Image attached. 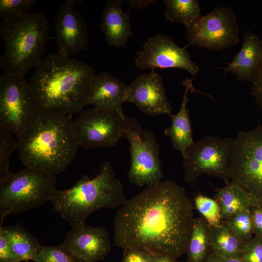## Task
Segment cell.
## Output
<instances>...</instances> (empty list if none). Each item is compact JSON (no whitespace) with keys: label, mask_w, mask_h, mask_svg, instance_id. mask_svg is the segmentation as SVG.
Wrapping results in <instances>:
<instances>
[{"label":"cell","mask_w":262,"mask_h":262,"mask_svg":"<svg viewBox=\"0 0 262 262\" xmlns=\"http://www.w3.org/2000/svg\"><path fill=\"white\" fill-rule=\"evenodd\" d=\"M149 256L152 262H178L176 259L167 256L149 255Z\"/></svg>","instance_id":"cell-38"},{"label":"cell","mask_w":262,"mask_h":262,"mask_svg":"<svg viewBox=\"0 0 262 262\" xmlns=\"http://www.w3.org/2000/svg\"><path fill=\"white\" fill-rule=\"evenodd\" d=\"M123 262H152L149 255L135 249L124 250Z\"/></svg>","instance_id":"cell-33"},{"label":"cell","mask_w":262,"mask_h":262,"mask_svg":"<svg viewBox=\"0 0 262 262\" xmlns=\"http://www.w3.org/2000/svg\"><path fill=\"white\" fill-rule=\"evenodd\" d=\"M11 133L0 126V183L13 173L9 169L10 158L15 150H17L18 142Z\"/></svg>","instance_id":"cell-26"},{"label":"cell","mask_w":262,"mask_h":262,"mask_svg":"<svg viewBox=\"0 0 262 262\" xmlns=\"http://www.w3.org/2000/svg\"><path fill=\"white\" fill-rule=\"evenodd\" d=\"M72 115L38 107L17 137L19 157L26 167L56 175L65 171L79 147L72 131Z\"/></svg>","instance_id":"cell-2"},{"label":"cell","mask_w":262,"mask_h":262,"mask_svg":"<svg viewBox=\"0 0 262 262\" xmlns=\"http://www.w3.org/2000/svg\"><path fill=\"white\" fill-rule=\"evenodd\" d=\"M254 236L262 237V205H258L250 209Z\"/></svg>","instance_id":"cell-34"},{"label":"cell","mask_w":262,"mask_h":262,"mask_svg":"<svg viewBox=\"0 0 262 262\" xmlns=\"http://www.w3.org/2000/svg\"><path fill=\"white\" fill-rule=\"evenodd\" d=\"M36 262H83L74 255L64 244L42 246Z\"/></svg>","instance_id":"cell-28"},{"label":"cell","mask_w":262,"mask_h":262,"mask_svg":"<svg viewBox=\"0 0 262 262\" xmlns=\"http://www.w3.org/2000/svg\"><path fill=\"white\" fill-rule=\"evenodd\" d=\"M121 136L130 144L131 166L128 173L133 184L150 187L162 181L163 167L160 145L155 134L143 128L135 117L121 118Z\"/></svg>","instance_id":"cell-7"},{"label":"cell","mask_w":262,"mask_h":262,"mask_svg":"<svg viewBox=\"0 0 262 262\" xmlns=\"http://www.w3.org/2000/svg\"><path fill=\"white\" fill-rule=\"evenodd\" d=\"M244 244L224 221L212 227L211 248L213 253L223 257L240 258Z\"/></svg>","instance_id":"cell-24"},{"label":"cell","mask_w":262,"mask_h":262,"mask_svg":"<svg viewBox=\"0 0 262 262\" xmlns=\"http://www.w3.org/2000/svg\"><path fill=\"white\" fill-rule=\"evenodd\" d=\"M49 22L41 13H28L3 21L0 36L4 50L0 66L5 73L24 76L43 60Z\"/></svg>","instance_id":"cell-5"},{"label":"cell","mask_w":262,"mask_h":262,"mask_svg":"<svg viewBox=\"0 0 262 262\" xmlns=\"http://www.w3.org/2000/svg\"><path fill=\"white\" fill-rule=\"evenodd\" d=\"M100 165V172L95 178L83 175L72 187L56 189L53 193L50 201L53 206L51 210L68 221L72 228L85 225L87 218L96 210L119 208L127 200L111 163L104 161Z\"/></svg>","instance_id":"cell-4"},{"label":"cell","mask_w":262,"mask_h":262,"mask_svg":"<svg viewBox=\"0 0 262 262\" xmlns=\"http://www.w3.org/2000/svg\"><path fill=\"white\" fill-rule=\"evenodd\" d=\"M24 76H0V126L18 136L38 108L36 96Z\"/></svg>","instance_id":"cell-10"},{"label":"cell","mask_w":262,"mask_h":262,"mask_svg":"<svg viewBox=\"0 0 262 262\" xmlns=\"http://www.w3.org/2000/svg\"><path fill=\"white\" fill-rule=\"evenodd\" d=\"M212 227L200 218H195L188 244L186 262H205L211 250Z\"/></svg>","instance_id":"cell-23"},{"label":"cell","mask_w":262,"mask_h":262,"mask_svg":"<svg viewBox=\"0 0 262 262\" xmlns=\"http://www.w3.org/2000/svg\"><path fill=\"white\" fill-rule=\"evenodd\" d=\"M37 3L36 0H0V16L4 21L28 14Z\"/></svg>","instance_id":"cell-30"},{"label":"cell","mask_w":262,"mask_h":262,"mask_svg":"<svg viewBox=\"0 0 262 262\" xmlns=\"http://www.w3.org/2000/svg\"><path fill=\"white\" fill-rule=\"evenodd\" d=\"M122 0H108L101 15L100 28L110 46L124 47L132 33L129 13L123 11Z\"/></svg>","instance_id":"cell-19"},{"label":"cell","mask_w":262,"mask_h":262,"mask_svg":"<svg viewBox=\"0 0 262 262\" xmlns=\"http://www.w3.org/2000/svg\"><path fill=\"white\" fill-rule=\"evenodd\" d=\"M155 0H127V3L129 4V8L128 11L129 13L130 10L133 7H136L141 9L145 8L148 4L155 2Z\"/></svg>","instance_id":"cell-37"},{"label":"cell","mask_w":262,"mask_h":262,"mask_svg":"<svg viewBox=\"0 0 262 262\" xmlns=\"http://www.w3.org/2000/svg\"><path fill=\"white\" fill-rule=\"evenodd\" d=\"M127 85L111 74L102 72L96 75L91 83L87 105L116 112L122 118L125 115L123 110Z\"/></svg>","instance_id":"cell-18"},{"label":"cell","mask_w":262,"mask_h":262,"mask_svg":"<svg viewBox=\"0 0 262 262\" xmlns=\"http://www.w3.org/2000/svg\"><path fill=\"white\" fill-rule=\"evenodd\" d=\"M192 82L193 79L188 78L183 82L185 90L180 109L176 115H169L172 120L171 125L164 131L165 135L169 137L173 147L180 151L182 156L186 149L194 142L189 110L187 108L189 101L187 97L188 92H197Z\"/></svg>","instance_id":"cell-20"},{"label":"cell","mask_w":262,"mask_h":262,"mask_svg":"<svg viewBox=\"0 0 262 262\" xmlns=\"http://www.w3.org/2000/svg\"><path fill=\"white\" fill-rule=\"evenodd\" d=\"M194 202L197 210L212 227L222 223L220 209L215 199L199 194L194 199Z\"/></svg>","instance_id":"cell-29"},{"label":"cell","mask_w":262,"mask_h":262,"mask_svg":"<svg viewBox=\"0 0 262 262\" xmlns=\"http://www.w3.org/2000/svg\"><path fill=\"white\" fill-rule=\"evenodd\" d=\"M185 48L178 46L168 35L157 34L149 37L143 49L136 53L135 65L140 71L177 68L195 75L199 67Z\"/></svg>","instance_id":"cell-13"},{"label":"cell","mask_w":262,"mask_h":262,"mask_svg":"<svg viewBox=\"0 0 262 262\" xmlns=\"http://www.w3.org/2000/svg\"><path fill=\"white\" fill-rule=\"evenodd\" d=\"M164 15L170 22L183 24L186 30L195 24L202 16L197 0H163Z\"/></svg>","instance_id":"cell-25"},{"label":"cell","mask_w":262,"mask_h":262,"mask_svg":"<svg viewBox=\"0 0 262 262\" xmlns=\"http://www.w3.org/2000/svg\"><path fill=\"white\" fill-rule=\"evenodd\" d=\"M262 70V44L261 39L247 30L243 35L242 47L231 62L227 63L224 73L234 74L238 80L253 84L259 80Z\"/></svg>","instance_id":"cell-17"},{"label":"cell","mask_w":262,"mask_h":262,"mask_svg":"<svg viewBox=\"0 0 262 262\" xmlns=\"http://www.w3.org/2000/svg\"><path fill=\"white\" fill-rule=\"evenodd\" d=\"M261 41L262 44V37ZM251 94L255 98L262 112V70L259 80L252 85Z\"/></svg>","instance_id":"cell-35"},{"label":"cell","mask_w":262,"mask_h":262,"mask_svg":"<svg viewBox=\"0 0 262 262\" xmlns=\"http://www.w3.org/2000/svg\"><path fill=\"white\" fill-rule=\"evenodd\" d=\"M235 148V139L207 136L194 142L182 156L184 179L194 182L203 174L218 178L225 184L229 181Z\"/></svg>","instance_id":"cell-9"},{"label":"cell","mask_w":262,"mask_h":262,"mask_svg":"<svg viewBox=\"0 0 262 262\" xmlns=\"http://www.w3.org/2000/svg\"><path fill=\"white\" fill-rule=\"evenodd\" d=\"M63 243L83 262L102 260L112 248L107 229L86 225L72 228L66 234Z\"/></svg>","instance_id":"cell-16"},{"label":"cell","mask_w":262,"mask_h":262,"mask_svg":"<svg viewBox=\"0 0 262 262\" xmlns=\"http://www.w3.org/2000/svg\"><path fill=\"white\" fill-rule=\"evenodd\" d=\"M195 218L185 189L166 180L127 199L114 219V245L176 259L186 253Z\"/></svg>","instance_id":"cell-1"},{"label":"cell","mask_w":262,"mask_h":262,"mask_svg":"<svg viewBox=\"0 0 262 262\" xmlns=\"http://www.w3.org/2000/svg\"><path fill=\"white\" fill-rule=\"evenodd\" d=\"M234 139L228 183L241 187L258 205H262V125L239 131Z\"/></svg>","instance_id":"cell-8"},{"label":"cell","mask_w":262,"mask_h":262,"mask_svg":"<svg viewBox=\"0 0 262 262\" xmlns=\"http://www.w3.org/2000/svg\"></svg>","instance_id":"cell-39"},{"label":"cell","mask_w":262,"mask_h":262,"mask_svg":"<svg viewBox=\"0 0 262 262\" xmlns=\"http://www.w3.org/2000/svg\"><path fill=\"white\" fill-rule=\"evenodd\" d=\"M205 262H243L240 258H227L210 254Z\"/></svg>","instance_id":"cell-36"},{"label":"cell","mask_w":262,"mask_h":262,"mask_svg":"<svg viewBox=\"0 0 262 262\" xmlns=\"http://www.w3.org/2000/svg\"><path fill=\"white\" fill-rule=\"evenodd\" d=\"M95 75L94 67L83 62L50 54L35 68L29 82L38 107L73 115L87 105Z\"/></svg>","instance_id":"cell-3"},{"label":"cell","mask_w":262,"mask_h":262,"mask_svg":"<svg viewBox=\"0 0 262 262\" xmlns=\"http://www.w3.org/2000/svg\"><path fill=\"white\" fill-rule=\"evenodd\" d=\"M121 118L116 112L97 107L82 111L72 123L79 146L86 148L115 146L122 137Z\"/></svg>","instance_id":"cell-12"},{"label":"cell","mask_w":262,"mask_h":262,"mask_svg":"<svg viewBox=\"0 0 262 262\" xmlns=\"http://www.w3.org/2000/svg\"><path fill=\"white\" fill-rule=\"evenodd\" d=\"M214 199L217 202L222 220L258 205L253 198L241 187L229 182L216 189Z\"/></svg>","instance_id":"cell-21"},{"label":"cell","mask_w":262,"mask_h":262,"mask_svg":"<svg viewBox=\"0 0 262 262\" xmlns=\"http://www.w3.org/2000/svg\"><path fill=\"white\" fill-rule=\"evenodd\" d=\"M0 262H20L0 229Z\"/></svg>","instance_id":"cell-32"},{"label":"cell","mask_w":262,"mask_h":262,"mask_svg":"<svg viewBox=\"0 0 262 262\" xmlns=\"http://www.w3.org/2000/svg\"><path fill=\"white\" fill-rule=\"evenodd\" d=\"M56 175L26 167L0 183V226L8 215L22 213L50 201L56 190Z\"/></svg>","instance_id":"cell-6"},{"label":"cell","mask_w":262,"mask_h":262,"mask_svg":"<svg viewBox=\"0 0 262 262\" xmlns=\"http://www.w3.org/2000/svg\"><path fill=\"white\" fill-rule=\"evenodd\" d=\"M240 258L243 262H262V237L254 236L244 243Z\"/></svg>","instance_id":"cell-31"},{"label":"cell","mask_w":262,"mask_h":262,"mask_svg":"<svg viewBox=\"0 0 262 262\" xmlns=\"http://www.w3.org/2000/svg\"><path fill=\"white\" fill-rule=\"evenodd\" d=\"M224 221L244 243L253 237L254 233L250 210L241 211Z\"/></svg>","instance_id":"cell-27"},{"label":"cell","mask_w":262,"mask_h":262,"mask_svg":"<svg viewBox=\"0 0 262 262\" xmlns=\"http://www.w3.org/2000/svg\"><path fill=\"white\" fill-rule=\"evenodd\" d=\"M19 262H36L42 246L38 241L26 231L19 222L12 226H0Z\"/></svg>","instance_id":"cell-22"},{"label":"cell","mask_w":262,"mask_h":262,"mask_svg":"<svg viewBox=\"0 0 262 262\" xmlns=\"http://www.w3.org/2000/svg\"><path fill=\"white\" fill-rule=\"evenodd\" d=\"M75 0H66L55 16L54 27L57 54L70 57L86 49L89 33L86 20L75 8Z\"/></svg>","instance_id":"cell-14"},{"label":"cell","mask_w":262,"mask_h":262,"mask_svg":"<svg viewBox=\"0 0 262 262\" xmlns=\"http://www.w3.org/2000/svg\"><path fill=\"white\" fill-rule=\"evenodd\" d=\"M187 30L188 44L209 50H219L237 44L239 26L229 6H216Z\"/></svg>","instance_id":"cell-11"},{"label":"cell","mask_w":262,"mask_h":262,"mask_svg":"<svg viewBox=\"0 0 262 262\" xmlns=\"http://www.w3.org/2000/svg\"><path fill=\"white\" fill-rule=\"evenodd\" d=\"M165 92L162 76L151 70L142 73L127 85L125 101L134 104L149 116L170 115L172 108Z\"/></svg>","instance_id":"cell-15"}]
</instances>
